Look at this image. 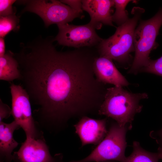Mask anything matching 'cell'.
I'll list each match as a JSON object with an SVG mask.
<instances>
[{
	"mask_svg": "<svg viewBox=\"0 0 162 162\" xmlns=\"http://www.w3.org/2000/svg\"><path fill=\"white\" fill-rule=\"evenodd\" d=\"M57 26L58 32L55 40L60 45L75 48L96 47L103 39L89 23L82 25L67 23Z\"/></svg>",
	"mask_w": 162,
	"mask_h": 162,
	"instance_id": "8",
	"label": "cell"
},
{
	"mask_svg": "<svg viewBox=\"0 0 162 162\" xmlns=\"http://www.w3.org/2000/svg\"><path fill=\"white\" fill-rule=\"evenodd\" d=\"M93 69L95 76L100 82L114 86H127L129 83L116 68L111 59L98 56L95 59Z\"/></svg>",
	"mask_w": 162,
	"mask_h": 162,
	"instance_id": "12",
	"label": "cell"
},
{
	"mask_svg": "<svg viewBox=\"0 0 162 162\" xmlns=\"http://www.w3.org/2000/svg\"><path fill=\"white\" fill-rule=\"evenodd\" d=\"M131 1V0H114L116 10L112 15V19L113 22L118 26L124 23L129 20L128 13L125 8L128 3Z\"/></svg>",
	"mask_w": 162,
	"mask_h": 162,
	"instance_id": "16",
	"label": "cell"
},
{
	"mask_svg": "<svg viewBox=\"0 0 162 162\" xmlns=\"http://www.w3.org/2000/svg\"><path fill=\"white\" fill-rule=\"evenodd\" d=\"M19 19L15 15L0 17V38H4L12 31L18 30Z\"/></svg>",
	"mask_w": 162,
	"mask_h": 162,
	"instance_id": "17",
	"label": "cell"
},
{
	"mask_svg": "<svg viewBox=\"0 0 162 162\" xmlns=\"http://www.w3.org/2000/svg\"><path fill=\"white\" fill-rule=\"evenodd\" d=\"M6 53L5 41L4 38H0V56Z\"/></svg>",
	"mask_w": 162,
	"mask_h": 162,
	"instance_id": "23",
	"label": "cell"
},
{
	"mask_svg": "<svg viewBox=\"0 0 162 162\" xmlns=\"http://www.w3.org/2000/svg\"><path fill=\"white\" fill-rule=\"evenodd\" d=\"M26 6L22 13L28 11L39 16L46 27L52 24L68 23L76 18H82L84 15L72 9L60 1L31 0L22 1Z\"/></svg>",
	"mask_w": 162,
	"mask_h": 162,
	"instance_id": "6",
	"label": "cell"
},
{
	"mask_svg": "<svg viewBox=\"0 0 162 162\" xmlns=\"http://www.w3.org/2000/svg\"><path fill=\"white\" fill-rule=\"evenodd\" d=\"M14 162H19L17 160L15 159H14L13 160Z\"/></svg>",
	"mask_w": 162,
	"mask_h": 162,
	"instance_id": "26",
	"label": "cell"
},
{
	"mask_svg": "<svg viewBox=\"0 0 162 162\" xmlns=\"http://www.w3.org/2000/svg\"><path fill=\"white\" fill-rule=\"evenodd\" d=\"M14 159L19 162H63L61 154L52 156L44 138L26 137L17 152H14Z\"/></svg>",
	"mask_w": 162,
	"mask_h": 162,
	"instance_id": "9",
	"label": "cell"
},
{
	"mask_svg": "<svg viewBox=\"0 0 162 162\" xmlns=\"http://www.w3.org/2000/svg\"><path fill=\"white\" fill-rule=\"evenodd\" d=\"M141 71L162 76V56L156 60L150 59Z\"/></svg>",
	"mask_w": 162,
	"mask_h": 162,
	"instance_id": "18",
	"label": "cell"
},
{
	"mask_svg": "<svg viewBox=\"0 0 162 162\" xmlns=\"http://www.w3.org/2000/svg\"><path fill=\"white\" fill-rule=\"evenodd\" d=\"M162 25V8L151 18L140 21L134 32L135 55L129 73L136 74L147 65L151 52L158 46L156 40Z\"/></svg>",
	"mask_w": 162,
	"mask_h": 162,
	"instance_id": "4",
	"label": "cell"
},
{
	"mask_svg": "<svg viewBox=\"0 0 162 162\" xmlns=\"http://www.w3.org/2000/svg\"><path fill=\"white\" fill-rule=\"evenodd\" d=\"M11 115V109L7 104L0 100V122L4 119L9 118Z\"/></svg>",
	"mask_w": 162,
	"mask_h": 162,
	"instance_id": "21",
	"label": "cell"
},
{
	"mask_svg": "<svg viewBox=\"0 0 162 162\" xmlns=\"http://www.w3.org/2000/svg\"><path fill=\"white\" fill-rule=\"evenodd\" d=\"M11 115L15 121L24 130L26 137L35 139L43 138L42 131L37 127L32 112L28 95L21 85L12 83Z\"/></svg>",
	"mask_w": 162,
	"mask_h": 162,
	"instance_id": "7",
	"label": "cell"
},
{
	"mask_svg": "<svg viewBox=\"0 0 162 162\" xmlns=\"http://www.w3.org/2000/svg\"><path fill=\"white\" fill-rule=\"evenodd\" d=\"M148 98L146 93H132L121 86L107 88L98 114L112 118L121 126L132 127L135 115L142 110L140 101Z\"/></svg>",
	"mask_w": 162,
	"mask_h": 162,
	"instance_id": "2",
	"label": "cell"
},
{
	"mask_svg": "<svg viewBox=\"0 0 162 162\" xmlns=\"http://www.w3.org/2000/svg\"><path fill=\"white\" fill-rule=\"evenodd\" d=\"M83 10L90 17L89 23L95 29H100L103 25L114 26L111 14V8L114 6L112 0H82Z\"/></svg>",
	"mask_w": 162,
	"mask_h": 162,
	"instance_id": "11",
	"label": "cell"
},
{
	"mask_svg": "<svg viewBox=\"0 0 162 162\" xmlns=\"http://www.w3.org/2000/svg\"><path fill=\"white\" fill-rule=\"evenodd\" d=\"M133 151L131 154L122 162H158L160 159L158 153L147 151L140 146L139 143L134 141Z\"/></svg>",
	"mask_w": 162,
	"mask_h": 162,
	"instance_id": "15",
	"label": "cell"
},
{
	"mask_svg": "<svg viewBox=\"0 0 162 162\" xmlns=\"http://www.w3.org/2000/svg\"><path fill=\"white\" fill-rule=\"evenodd\" d=\"M18 67V63L14 53L7 51L4 55L0 56V80L7 81L19 80L20 74Z\"/></svg>",
	"mask_w": 162,
	"mask_h": 162,
	"instance_id": "14",
	"label": "cell"
},
{
	"mask_svg": "<svg viewBox=\"0 0 162 162\" xmlns=\"http://www.w3.org/2000/svg\"><path fill=\"white\" fill-rule=\"evenodd\" d=\"M144 9L134 7L133 16L116 28L115 33L109 38L103 39L96 47L99 56L108 58L120 64L128 62L130 53L134 51V36L136 26Z\"/></svg>",
	"mask_w": 162,
	"mask_h": 162,
	"instance_id": "3",
	"label": "cell"
},
{
	"mask_svg": "<svg viewBox=\"0 0 162 162\" xmlns=\"http://www.w3.org/2000/svg\"><path fill=\"white\" fill-rule=\"evenodd\" d=\"M60 1L69 6L73 10L82 14L83 10L82 0H62Z\"/></svg>",
	"mask_w": 162,
	"mask_h": 162,
	"instance_id": "20",
	"label": "cell"
},
{
	"mask_svg": "<svg viewBox=\"0 0 162 162\" xmlns=\"http://www.w3.org/2000/svg\"><path fill=\"white\" fill-rule=\"evenodd\" d=\"M132 127H122L117 123L112 124L102 141L88 156L81 160L69 162H100L116 160L122 162L126 158V135Z\"/></svg>",
	"mask_w": 162,
	"mask_h": 162,
	"instance_id": "5",
	"label": "cell"
},
{
	"mask_svg": "<svg viewBox=\"0 0 162 162\" xmlns=\"http://www.w3.org/2000/svg\"><path fill=\"white\" fill-rule=\"evenodd\" d=\"M158 154L159 159L162 160V147L159 146L158 149Z\"/></svg>",
	"mask_w": 162,
	"mask_h": 162,
	"instance_id": "24",
	"label": "cell"
},
{
	"mask_svg": "<svg viewBox=\"0 0 162 162\" xmlns=\"http://www.w3.org/2000/svg\"><path fill=\"white\" fill-rule=\"evenodd\" d=\"M54 38L40 36L28 43L16 59L21 85L31 103L38 125L50 132L66 127L70 119L88 114L100 98L101 83L93 59L82 48L58 51Z\"/></svg>",
	"mask_w": 162,
	"mask_h": 162,
	"instance_id": "1",
	"label": "cell"
},
{
	"mask_svg": "<svg viewBox=\"0 0 162 162\" xmlns=\"http://www.w3.org/2000/svg\"><path fill=\"white\" fill-rule=\"evenodd\" d=\"M98 162H115L114 160H107V161H100Z\"/></svg>",
	"mask_w": 162,
	"mask_h": 162,
	"instance_id": "25",
	"label": "cell"
},
{
	"mask_svg": "<svg viewBox=\"0 0 162 162\" xmlns=\"http://www.w3.org/2000/svg\"><path fill=\"white\" fill-rule=\"evenodd\" d=\"M150 135L155 140L160 146L162 147V128L158 131L152 132Z\"/></svg>",
	"mask_w": 162,
	"mask_h": 162,
	"instance_id": "22",
	"label": "cell"
},
{
	"mask_svg": "<svg viewBox=\"0 0 162 162\" xmlns=\"http://www.w3.org/2000/svg\"><path fill=\"white\" fill-rule=\"evenodd\" d=\"M21 128L13 121L9 123L0 122V162H12V153L19 144L14 138L15 130Z\"/></svg>",
	"mask_w": 162,
	"mask_h": 162,
	"instance_id": "13",
	"label": "cell"
},
{
	"mask_svg": "<svg viewBox=\"0 0 162 162\" xmlns=\"http://www.w3.org/2000/svg\"><path fill=\"white\" fill-rule=\"evenodd\" d=\"M16 1V0H0V16L15 15V11L13 4Z\"/></svg>",
	"mask_w": 162,
	"mask_h": 162,
	"instance_id": "19",
	"label": "cell"
},
{
	"mask_svg": "<svg viewBox=\"0 0 162 162\" xmlns=\"http://www.w3.org/2000/svg\"><path fill=\"white\" fill-rule=\"evenodd\" d=\"M107 119H95L88 116L80 118L74 126L80 137L82 147L88 144H99L104 139L108 131Z\"/></svg>",
	"mask_w": 162,
	"mask_h": 162,
	"instance_id": "10",
	"label": "cell"
}]
</instances>
